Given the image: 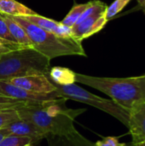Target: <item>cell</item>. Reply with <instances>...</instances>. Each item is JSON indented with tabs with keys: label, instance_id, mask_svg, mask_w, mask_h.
Masks as SVG:
<instances>
[{
	"label": "cell",
	"instance_id": "9a60e30c",
	"mask_svg": "<svg viewBox=\"0 0 145 146\" xmlns=\"http://www.w3.org/2000/svg\"><path fill=\"white\" fill-rule=\"evenodd\" d=\"M88 4L89 2L85 3H75L61 22L67 27H73L79 19L82 13L85 11V9L88 7Z\"/></svg>",
	"mask_w": 145,
	"mask_h": 146
},
{
	"label": "cell",
	"instance_id": "d6986e66",
	"mask_svg": "<svg viewBox=\"0 0 145 146\" xmlns=\"http://www.w3.org/2000/svg\"><path fill=\"white\" fill-rule=\"evenodd\" d=\"M16 110H0V129L6 127L10 122L19 119Z\"/></svg>",
	"mask_w": 145,
	"mask_h": 146
},
{
	"label": "cell",
	"instance_id": "3957f363",
	"mask_svg": "<svg viewBox=\"0 0 145 146\" xmlns=\"http://www.w3.org/2000/svg\"><path fill=\"white\" fill-rule=\"evenodd\" d=\"M26 32L32 47L51 60L64 56H86L82 43L73 37H60L32 24L21 16H11Z\"/></svg>",
	"mask_w": 145,
	"mask_h": 146
},
{
	"label": "cell",
	"instance_id": "d4e9b609",
	"mask_svg": "<svg viewBox=\"0 0 145 146\" xmlns=\"http://www.w3.org/2000/svg\"><path fill=\"white\" fill-rule=\"evenodd\" d=\"M134 146H145V142L140 143V144H138V145H135Z\"/></svg>",
	"mask_w": 145,
	"mask_h": 146
},
{
	"label": "cell",
	"instance_id": "4316f807",
	"mask_svg": "<svg viewBox=\"0 0 145 146\" xmlns=\"http://www.w3.org/2000/svg\"><path fill=\"white\" fill-rule=\"evenodd\" d=\"M131 146H134V145H133V144L132 143V145H131Z\"/></svg>",
	"mask_w": 145,
	"mask_h": 146
},
{
	"label": "cell",
	"instance_id": "5bb4252c",
	"mask_svg": "<svg viewBox=\"0 0 145 146\" xmlns=\"http://www.w3.org/2000/svg\"><path fill=\"white\" fill-rule=\"evenodd\" d=\"M76 73L73 70L64 67H53L50 68L48 77L56 85L68 86L75 84Z\"/></svg>",
	"mask_w": 145,
	"mask_h": 146
},
{
	"label": "cell",
	"instance_id": "484cf974",
	"mask_svg": "<svg viewBox=\"0 0 145 146\" xmlns=\"http://www.w3.org/2000/svg\"><path fill=\"white\" fill-rule=\"evenodd\" d=\"M23 146H32V144H27V145H23Z\"/></svg>",
	"mask_w": 145,
	"mask_h": 146
},
{
	"label": "cell",
	"instance_id": "52a82bcc",
	"mask_svg": "<svg viewBox=\"0 0 145 146\" xmlns=\"http://www.w3.org/2000/svg\"><path fill=\"white\" fill-rule=\"evenodd\" d=\"M107 22L105 12L95 14L85 19L82 22L74 25L72 27V36L76 40L82 42L84 39L100 32Z\"/></svg>",
	"mask_w": 145,
	"mask_h": 146
},
{
	"label": "cell",
	"instance_id": "9c48e42d",
	"mask_svg": "<svg viewBox=\"0 0 145 146\" xmlns=\"http://www.w3.org/2000/svg\"><path fill=\"white\" fill-rule=\"evenodd\" d=\"M127 128L134 145L145 142V101L136 104L129 111Z\"/></svg>",
	"mask_w": 145,
	"mask_h": 146
},
{
	"label": "cell",
	"instance_id": "ba28073f",
	"mask_svg": "<svg viewBox=\"0 0 145 146\" xmlns=\"http://www.w3.org/2000/svg\"><path fill=\"white\" fill-rule=\"evenodd\" d=\"M0 94L14 99L28 102H42L59 98L56 92L53 94L34 93L16 86L6 80H0Z\"/></svg>",
	"mask_w": 145,
	"mask_h": 146
},
{
	"label": "cell",
	"instance_id": "ac0fdd59",
	"mask_svg": "<svg viewBox=\"0 0 145 146\" xmlns=\"http://www.w3.org/2000/svg\"><path fill=\"white\" fill-rule=\"evenodd\" d=\"M130 2L131 0H115L109 6H108L105 10V17L108 21L120 13Z\"/></svg>",
	"mask_w": 145,
	"mask_h": 146
},
{
	"label": "cell",
	"instance_id": "e0dca14e",
	"mask_svg": "<svg viewBox=\"0 0 145 146\" xmlns=\"http://www.w3.org/2000/svg\"><path fill=\"white\" fill-rule=\"evenodd\" d=\"M33 143L34 141L27 137L9 135L0 141V146H23L27 144H33Z\"/></svg>",
	"mask_w": 145,
	"mask_h": 146
},
{
	"label": "cell",
	"instance_id": "603a6c76",
	"mask_svg": "<svg viewBox=\"0 0 145 146\" xmlns=\"http://www.w3.org/2000/svg\"><path fill=\"white\" fill-rule=\"evenodd\" d=\"M6 136H9V134H8V133L5 131V129H4V128L0 129V141H1L3 139H4Z\"/></svg>",
	"mask_w": 145,
	"mask_h": 146
},
{
	"label": "cell",
	"instance_id": "2e32d148",
	"mask_svg": "<svg viewBox=\"0 0 145 146\" xmlns=\"http://www.w3.org/2000/svg\"><path fill=\"white\" fill-rule=\"evenodd\" d=\"M43 102V101H42ZM38 102H28L22 101L18 99H14L6 96L0 94V110H18L23 107H28Z\"/></svg>",
	"mask_w": 145,
	"mask_h": 146
},
{
	"label": "cell",
	"instance_id": "277c9868",
	"mask_svg": "<svg viewBox=\"0 0 145 146\" xmlns=\"http://www.w3.org/2000/svg\"><path fill=\"white\" fill-rule=\"evenodd\" d=\"M50 60L33 47H21L0 56V80L31 74H46Z\"/></svg>",
	"mask_w": 145,
	"mask_h": 146
},
{
	"label": "cell",
	"instance_id": "cb8c5ba5",
	"mask_svg": "<svg viewBox=\"0 0 145 146\" xmlns=\"http://www.w3.org/2000/svg\"><path fill=\"white\" fill-rule=\"evenodd\" d=\"M137 1H138L139 6L141 7V9L144 11L145 13V0H137Z\"/></svg>",
	"mask_w": 145,
	"mask_h": 146
},
{
	"label": "cell",
	"instance_id": "8fae6325",
	"mask_svg": "<svg viewBox=\"0 0 145 146\" xmlns=\"http://www.w3.org/2000/svg\"><path fill=\"white\" fill-rule=\"evenodd\" d=\"M32 24L38 26V27L48 31L50 33H55L60 37H73L72 36V27L63 25L61 21H56L52 19L44 17L38 14L21 16Z\"/></svg>",
	"mask_w": 145,
	"mask_h": 146
},
{
	"label": "cell",
	"instance_id": "7c38bea8",
	"mask_svg": "<svg viewBox=\"0 0 145 146\" xmlns=\"http://www.w3.org/2000/svg\"><path fill=\"white\" fill-rule=\"evenodd\" d=\"M9 33L11 34L14 40L23 47H32V44L31 39L29 38L25 29L11 16L3 15Z\"/></svg>",
	"mask_w": 145,
	"mask_h": 146
},
{
	"label": "cell",
	"instance_id": "4fadbf2b",
	"mask_svg": "<svg viewBox=\"0 0 145 146\" xmlns=\"http://www.w3.org/2000/svg\"><path fill=\"white\" fill-rule=\"evenodd\" d=\"M0 14L9 16H26L37 13L16 0H0Z\"/></svg>",
	"mask_w": 145,
	"mask_h": 146
},
{
	"label": "cell",
	"instance_id": "7a4b0ae2",
	"mask_svg": "<svg viewBox=\"0 0 145 146\" xmlns=\"http://www.w3.org/2000/svg\"><path fill=\"white\" fill-rule=\"evenodd\" d=\"M76 82L90 86L108 95L128 112L145 101V74L126 78L97 77L76 73Z\"/></svg>",
	"mask_w": 145,
	"mask_h": 146
},
{
	"label": "cell",
	"instance_id": "30bf717a",
	"mask_svg": "<svg viewBox=\"0 0 145 146\" xmlns=\"http://www.w3.org/2000/svg\"><path fill=\"white\" fill-rule=\"evenodd\" d=\"M9 135L27 137L32 139L34 143L47 138V135L35 125L23 119H17L3 127Z\"/></svg>",
	"mask_w": 145,
	"mask_h": 146
},
{
	"label": "cell",
	"instance_id": "44dd1931",
	"mask_svg": "<svg viewBox=\"0 0 145 146\" xmlns=\"http://www.w3.org/2000/svg\"><path fill=\"white\" fill-rule=\"evenodd\" d=\"M21 47H23V46H21L20 44H18L16 43L9 42V41H7V40L0 38V56L9 53L12 50L20 49Z\"/></svg>",
	"mask_w": 145,
	"mask_h": 146
},
{
	"label": "cell",
	"instance_id": "5b68a950",
	"mask_svg": "<svg viewBox=\"0 0 145 146\" xmlns=\"http://www.w3.org/2000/svg\"><path fill=\"white\" fill-rule=\"evenodd\" d=\"M55 86L56 89V94L59 98L76 101L97 108L115 117L127 127L129 112L119 106L113 100L106 99L95 95L89 91L77 86L76 84L68 86H59L55 84Z\"/></svg>",
	"mask_w": 145,
	"mask_h": 146
},
{
	"label": "cell",
	"instance_id": "8992f818",
	"mask_svg": "<svg viewBox=\"0 0 145 146\" xmlns=\"http://www.w3.org/2000/svg\"><path fill=\"white\" fill-rule=\"evenodd\" d=\"M6 81L24 90L38 94H53L56 86L46 74H31L6 80Z\"/></svg>",
	"mask_w": 145,
	"mask_h": 146
},
{
	"label": "cell",
	"instance_id": "7402d4cb",
	"mask_svg": "<svg viewBox=\"0 0 145 146\" xmlns=\"http://www.w3.org/2000/svg\"><path fill=\"white\" fill-rule=\"evenodd\" d=\"M0 38L9 42L16 43L12 38L11 34L9 33V31L8 29V27L6 25V22L2 14H0Z\"/></svg>",
	"mask_w": 145,
	"mask_h": 146
},
{
	"label": "cell",
	"instance_id": "ffe728a7",
	"mask_svg": "<svg viewBox=\"0 0 145 146\" xmlns=\"http://www.w3.org/2000/svg\"><path fill=\"white\" fill-rule=\"evenodd\" d=\"M132 143L126 144V143H121L119 141V138L117 137H105L102 139L101 140H98L95 143L94 146H131Z\"/></svg>",
	"mask_w": 145,
	"mask_h": 146
},
{
	"label": "cell",
	"instance_id": "6da1fadb",
	"mask_svg": "<svg viewBox=\"0 0 145 146\" xmlns=\"http://www.w3.org/2000/svg\"><path fill=\"white\" fill-rule=\"evenodd\" d=\"M66 99L57 98L38 102L28 107L16 110L21 119L30 121L47 137L50 135L74 139L79 136L74 127L75 119L83 114L85 109H68Z\"/></svg>",
	"mask_w": 145,
	"mask_h": 146
}]
</instances>
